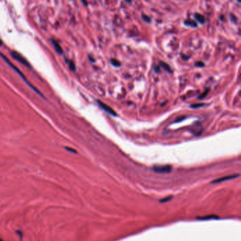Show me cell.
Here are the masks:
<instances>
[{
  "mask_svg": "<svg viewBox=\"0 0 241 241\" xmlns=\"http://www.w3.org/2000/svg\"><path fill=\"white\" fill-rule=\"evenodd\" d=\"M0 55H1L2 57V58L3 59H4V60H5V62H7L8 63V64H9V66H10V67H11V68H13L14 69V70H15L16 71V72L17 73H18L19 74V76H21V78L23 79H24V81L25 82V83H26V84H28V86H29V87L31 88H32V89L34 91H36V92L37 93H38V94H39V95H41L42 97V94H41V92H40V91L38 90V89H37V88H36V87H33V86L32 85V84H31V83L29 82V81H28V80H27V79L26 78H25V76L24 75V74H22V72H21V71H20L19 70V69L18 68H17L16 67H15V66H14L13 64H12V63H11L10 61H9V60H8L7 58V57H6L4 55V54H0Z\"/></svg>",
  "mask_w": 241,
  "mask_h": 241,
  "instance_id": "1",
  "label": "cell"
},
{
  "mask_svg": "<svg viewBox=\"0 0 241 241\" xmlns=\"http://www.w3.org/2000/svg\"><path fill=\"white\" fill-rule=\"evenodd\" d=\"M11 56H12L14 59H15L16 60H17V61H19V62H21V64H24L25 66H26V67H29V64H28V62H27V60L25 59L24 57L21 55V54H20L19 53H18L16 51H13L12 53H11Z\"/></svg>",
  "mask_w": 241,
  "mask_h": 241,
  "instance_id": "2",
  "label": "cell"
},
{
  "mask_svg": "<svg viewBox=\"0 0 241 241\" xmlns=\"http://www.w3.org/2000/svg\"><path fill=\"white\" fill-rule=\"evenodd\" d=\"M153 170L158 173H170L172 170L171 165H163V166H155Z\"/></svg>",
  "mask_w": 241,
  "mask_h": 241,
  "instance_id": "3",
  "label": "cell"
},
{
  "mask_svg": "<svg viewBox=\"0 0 241 241\" xmlns=\"http://www.w3.org/2000/svg\"><path fill=\"white\" fill-rule=\"evenodd\" d=\"M98 104L100 106V108H101L103 110H105L106 113H108V114H110L113 116H117V115L115 112L110 107H109L108 105L105 104V103H103L101 101H100V100H98Z\"/></svg>",
  "mask_w": 241,
  "mask_h": 241,
  "instance_id": "4",
  "label": "cell"
},
{
  "mask_svg": "<svg viewBox=\"0 0 241 241\" xmlns=\"http://www.w3.org/2000/svg\"><path fill=\"white\" fill-rule=\"evenodd\" d=\"M239 175H233V176H225V177H221V178H218L216 180H213V181L211 182V183H219V182H223V181H226V180H231V179H234L236 178V177H238Z\"/></svg>",
  "mask_w": 241,
  "mask_h": 241,
  "instance_id": "5",
  "label": "cell"
},
{
  "mask_svg": "<svg viewBox=\"0 0 241 241\" xmlns=\"http://www.w3.org/2000/svg\"><path fill=\"white\" fill-rule=\"evenodd\" d=\"M194 18L199 23V24H204V23H205V17H204V16H202V14H198V13L195 14H194Z\"/></svg>",
  "mask_w": 241,
  "mask_h": 241,
  "instance_id": "6",
  "label": "cell"
},
{
  "mask_svg": "<svg viewBox=\"0 0 241 241\" xmlns=\"http://www.w3.org/2000/svg\"><path fill=\"white\" fill-rule=\"evenodd\" d=\"M52 42H53V46L54 48H55V50L57 53H59V54H62V49L61 47H60V45H59L58 42H56L55 41H54V40H52Z\"/></svg>",
  "mask_w": 241,
  "mask_h": 241,
  "instance_id": "7",
  "label": "cell"
},
{
  "mask_svg": "<svg viewBox=\"0 0 241 241\" xmlns=\"http://www.w3.org/2000/svg\"><path fill=\"white\" fill-rule=\"evenodd\" d=\"M160 65L161 66V67H162V68L163 69V70H165V71H168L169 73H172V72H173V71H172V70H171V68L170 66H169L168 64H166V63L163 62H161L160 63Z\"/></svg>",
  "mask_w": 241,
  "mask_h": 241,
  "instance_id": "8",
  "label": "cell"
},
{
  "mask_svg": "<svg viewBox=\"0 0 241 241\" xmlns=\"http://www.w3.org/2000/svg\"><path fill=\"white\" fill-rule=\"evenodd\" d=\"M184 24L185 25H189V26H192V27H197V26L196 23L193 21H192V20H186V21H184Z\"/></svg>",
  "mask_w": 241,
  "mask_h": 241,
  "instance_id": "9",
  "label": "cell"
},
{
  "mask_svg": "<svg viewBox=\"0 0 241 241\" xmlns=\"http://www.w3.org/2000/svg\"><path fill=\"white\" fill-rule=\"evenodd\" d=\"M110 63L114 66V67H120V66H121L120 62L119 61H117V59H111Z\"/></svg>",
  "mask_w": 241,
  "mask_h": 241,
  "instance_id": "10",
  "label": "cell"
},
{
  "mask_svg": "<svg viewBox=\"0 0 241 241\" xmlns=\"http://www.w3.org/2000/svg\"><path fill=\"white\" fill-rule=\"evenodd\" d=\"M205 105V104H202V103H199V104H193L190 105V107L192 108H201L202 107V106Z\"/></svg>",
  "mask_w": 241,
  "mask_h": 241,
  "instance_id": "11",
  "label": "cell"
},
{
  "mask_svg": "<svg viewBox=\"0 0 241 241\" xmlns=\"http://www.w3.org/2000/svg\"><path fill=\"white\" fill-rule=\"evenodd\" d=\"M209 89H208V90H206V91H205V93H203L202 94V95H200L199 96V99H202V98H205L206 95H207V94H208V93H209Z\"/></svg>",
  "mask_w": 241,
  "mask_h": 241,
  "instance_id": "12",
  "label": "cell"
},
{
  "mask_svg": "<svg viewBox=\"0 0 241 241\" xmlns=\"http://www.w3.org/2000/svg\"><path fill=\"white\" fill-rule=\"evenodd\" d=\"M195 66H197V67H204L205 64H204V63L202 62H197L195 63Z\"/></svg>",
  "mask_w": 241,
  "mask_h": 241,
  "instance_id": "13",
  "label": "cell"
},
{
  "mask_svg": "<svg viewBox=\"0 0 241 241\" xmlns=\"http://www.w3.org/2000/svg\"><path fill=\"white\" fill-rule=\"evenodd\" d=\"M142 18H143V19H144V21H146V22H148V23H149V22H150V21H151V19H150V18H149V17H148L147 16H144V15H142Z\"/></svg>",
  "mask_w": 241,
  "mask_h": 241,
  "instance_id": "14",
  "label": "cell"
},
{
  "mask_svg": "<svg viewBox=\"0 0 241 241\" xmlns=\"http://www.w3.org/2000/svg\"><path fill=\"white\" fill-rule=\"evenodd\" d=\"M70 69H71V70H72V71L75 70V65H74V63H73L72 62H70Z\"/></svg>",
  "mask_w": 241,
  "mask_h": 241,
  "instance_id": "15",
  "label": "cell"
},
{
  "mask_svg": "<svg viewBox=\"0 0 241 241\" xmlns=\"http://www.w3.org/2000/svg\"><path fill=\"white\" fill-rule=\"evenodd\" d=\"M171 197H166L165 198V199H162V200H160V202H167V201H168L169 199H171Z\"/></svg>",
  "mask_w": 241,
  "mask_h": 241,
  "instance_id": "16",
  "label": "cell"
},
{
  "mask_svg": "<svg viewBox=\"0 0 241 241\" xmlns=\"http://www.w3.org/2000/svg\"><path fill=\"white\" fill-rule=\"evenodd\" d=\"M67 149L68 151H72L73 153H76V151H74V149H70V148H67Z\"/></svg>",
  "mask_w": 241,
  "mask_h": 241,
  "instance_id": "17",
  "label": "cell"
},
{
  "mask_svg": "<svg viewBox=\"0 0 241 241\" xmlns=\"http://www.w3.org/2000/svg\"><path fill=\"white\" fill-rule=\"evenodd\" d=\"M2 45V41H1V39H0V46H1Z\"/></svg>",
  "mask_w": 241,
  "mask_h": 241,
  "instance_id": "18",
  "label": "cell"
}]
</instances>
